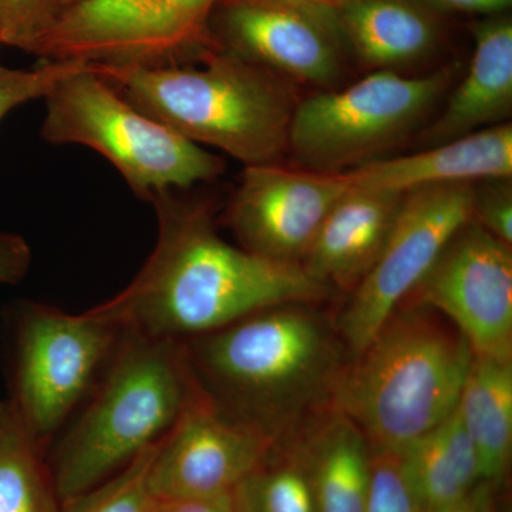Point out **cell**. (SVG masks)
Wrapping results in <instances>:
<instances>
[{
    "mask_svg": "<svg viewBox=\"0 0 512 512\" xmlns=\"http://www.w3.org/2000/svg\"><path fill=\"white\" fill-rule=\"evenodd\" d=\"M188 190L150 198L158 221L156 248L133 282L92 308L94 313L123 330L181 342L264 309L322 303L332 295L301 264L224 241L211 202Z\"/></svg>",
    "mask_w": 512,
    "mask_h": 512,
    "instance_id": "obj_1",
    "label": "cell"
},
{
    "mask_svg": "<svg viewBox=\"0 0 512 512\" xmlns=\"http://www.w3.org/2000/svg\"><path fill=\"white\" fill-rule=\"evenodd\" d=\"M320 303H288L181 340L192 379L229 419L274 444L332 406L350 356Z\"/></svg>",
    "mask_w": 512,
    "mask_h": 512,
    "instance_id": "obj_2",
    "label": "cell"
},
{
    "mask_svg": "<svg viewBox=\"0 0 512 512\" xmlns=\"http://www.w3.org/2000/svg\"><path fill=\"white\" fill-rule=\"evenodd\" d=\"M473 350L436 309L403 302L349 360L333 404L372 450L400 456L456 410Z\"/></svg>",
    "mask_w": 512,
    "mask_h": 512,
    "instance_id": "obj_3",
    "label": "cell"
},
{
    "mask_svg": "<svg viewBox=\"0 0 512 512\" xmlns=\"http://www.w3.org/2000/svg\"><path fill=\"white\" fill-rule=\"evenodd\" d=\"M202 67H96L131 106L198 146L249 165L288 154L295 100L291 82L214 47Z\"/></svg>",
    "mask_w": 512,
    "mask_h": 512,
    "instance_id": "obj_4",
    "label": "cell"
},
{
    "mask_svg": "<svg viewBox=\"0 0 512 512\" xmlns=\"http://www.w3.org/2000/svg\"><path fill=\"white\" fill-rule=\"evenodd\" d=\"M192 392L180 340L124 330L109 366L47 464L60 503L116 476L160 443Z\"/></svg>",
    "mask_w": 512,
    "mask_h": 512,
    "instance_id": "obj_5",
    "label": "cell"
},
{
    "mask_svg": "<svg viewBox=\"0 0 512 512\" xmlns=\"http://www.w3.org/2000/svg\"><path fill=\"white\" fill-rule=\"evenodd\" d=\"M43 99V140L97 151L138 198L150 201L157 192L187 190L224 174L221 157L131 106L93 64L67 74Z\"/></svg>",
    "mask_w": 512,
    "mask_h": 512,
    "instance_id": "obj_6",
    "label": "cell"
},
{
    "mask_svg": "<svg viewBox=\"0 0 512 512\" xmlns=\"http://www.w3.org/2000/svg\"><path fill=\"white\" fill-rule=\"evenodd\" d=\"M123 333L92 309L70 315L35 301H16L5 309L8 400L45 456L93 392Z\"/></svg>",
    "mask_w": 512,
    "mask_h": 512,
    "instance_id": "obj_7",
    "label": "cell"
},
{
    "mask_svg": "<svg viewBox=\"0 0 512 512\" xmlns=\"http://www.w3.org/2000/svg\"><path fill=\"white\" fill-rule=\"evenodd\" d=\"M457 70L451 64L413 77L372 70L345 89L323 90L298 101L288 153L301 168L323 173H345L375 161L427 119Z\"/></svg>",
    "mask_w": 512,
    "mask_h": 512,
    "instance_id": "obj_8",
    "label": "cell"
},
{
    "mask_svg": "<svg viewBox=\"0 0 512 512\" xmlns=\"http://www.w3.org/2000/svg\"><path fill=\"white\" fill-rule=\"evenodd\" d=\"M220 0H86L33 50L42 60L100 66H190L214 49Z\"/></svg>",
    "mask_w": 512,
    "mask_h": 512,
    "instance_id": "obj_9",
    "label": "cell"
},
{
    "mask_svg": "<svg viewBox=\"0 0 512 512\" xmlns=\"http://www.w3.org/2000/svg\"><path fill=\"white\" fill-rule=\"evenodd\" d=\"M473 183L431 185L406 192L389 238L336 325L350 359L416 288L451 237L473 218Z\"/></svg>",
    "mask_w": 512,
    "mask_h": 512,
    "instance_id": "obj_10",
    "label": "cell"
},
{
    "mask_svg": "<svg viewBox=\"0 0 512 512\" xmlns=\"http://www.w3.org/2000/svg\"><path fill=\"white\" fill-rule=\"evenodd\" d=\"M218 49L288 80L329 90L345 72L348 46L332 8L222 0L210 22Z\"/></svg>",
    "mask_w": 512,
    "mask_h": 512,
    "instance_id": "obj_11",
    "label": "cell"
},
{
    "mask_svg": "<svg viewBox=\"0 0 512 512\" xmlns=\"http://www.w3.org/2000/svg\"><path fill=\"white\" fill-rule=\"evenodd\" d=\"M403 302L446 316L474 355L512 357V247L473 218L451 237Z\"/></svg>",
    "mask_w": 512,
    "mask_h": 512,
    "instance_id": "obj_12",
    "label": "cell"
},
{
    "mask_svg": "<svg viewBox=\"0 0 512 512\" xmlns=\"http://www.w3.org/2000/svg\"><path fill=\"white\" fill-rule=\"evenodd\" d=\"M350 188L345 173L249 165L228 202L225 221L239 247L301 264L326 215Z\"/></svg>",
    "mask_w": 512,
    "mask_h": 512,
    "instance_id": "obj_13",
    "label": "cell"
},
{
    "mask_svg": "<svg viewBox=\"0 0 512 512\" xmlns=\"http://www.w3.org/2000/svg\"><path fill=\"white\" fill-rule=\"evenodd\" d=\"M274 446L264 434L221 413L194 383L183 413L154 451L151 493L157 500L231 494Z\"/></svg>",
    "mask_w": 512,
    "mask_h": 512,
    "instance_id": "obj_14",
    "label": "cell"
},
{
    "mask_svg": "<svg viewBox=\"0 0 512 512\" xmlns=\"http://www.w3.org/2000/svg\"><path fill=\"white\" fill-rule=\"evenodd\" d=\"M403 197V192L350 188L320 225L303 269L330 291L350 295L376 264Z\"/></svg>",
    "mask_w": 512,
    "mask_h": 512,
    "instance_id": "obj_15",
    "label": "cell"
},
{
    "mask_svg": "<svg viewBox=\"0 0 512 512\" xmlns=\"http://www.w3.org/2000/svg\"><path fill=\"white\" fill-rule=\"evenodd\" d=\"M350 185L406 192L431 185L512 177V126L501 123L396 158H377L345 171Z\"/></svg>",
    "mask_w": 512,
    "mask_h": 512,
    "instance_id": "obj_16",
    "label": "cell"
},
{
    "mask_svg": "<svg viewBox=\"0 0 512 512\" xmlns=\"http://www.w3.org/2000/svg\"><path fill=\"white\" fill-rule=\"evenodd\" d=\"M288 440L308 474L315 512H366L372 447L355 421L332 404Z\"/></svg>",
    "mask_w": 512,
    "mask_h": 512,
    "instance_id": "obj_17",
    "label": "cell"
},
{
    "mask_svg": "<svg viewBox=\"0 0 512 512\" xmlns=\"http://www.w3.org/2000/svg\"><path fill=\"white\" fill-rule=\"evenodd\" d=\"M474 53L463 80L451 93L421 141L431 147L504 123L512 109V22L490 16L473 29Z\"/></svg>",
    "mask_w": 512,
    "mask_h": 512,
    "instance_id": "obj_18",
    "label": "cell"
},
{
    "mask_svg": "<svg viewBox=\"0 0 512 512\" xmlns=\"http://www.w3.org/2000/svg\"><path fill=\"white\" fill-rule=\"evenodd\" d=\"M332 9L349 52L372 70L399 72L439 46L436 12L421 0H340Z\"/></svg>",
    "mask_w": 512,
    "mask_h": 512,
    "instance_id": "obj_19",
    "label": "cell"
},
{
    "mask_svg": "<svg viewBox=\"0 0 512 512\" xmlns=\"http://www.w3.org/2000/svg\"><path fill=\"white\" fill-rule=\"evenodd\" d=\"M419 512L439 510L467 497L481 481L473 440L456 410L399 456Z\"/></svg>",
    "mask_w": 512,
    "mask_h": 512,
    "instance_id": "obj_20",
    "label": "cell"
},
{
    "mask_svg": "<svg viewBox=\"0 0 512 512\" xmlns=\"http://www.w3.org/2000/svg\"><path fill=\"white\" fill-rule=\"evenodd\" d=\"M457 412L476 447L481 481L495 487L511 460L512 357L473 353Z\"/></svg>",
    "mask_w": 512,
    "mask_h": 512,
    "instance_id": "obj_21",
    "label": "cell"
},
{
    "mask_svg": "<svg viewBox=\"0 0 512 512\" xmlns=\"http://www.w3.org/2000/svg\"><path fill=\"white\" fill-rule=\"evenodd\" d=\"M52 474L9 400L0 402V512H60Z\"/></svg>",
    "mask_w": 512,
    "mask_h": 512,
    "instance_id": "obj_22",
    "label": "cell"
},
{
    "mask_svg": "<svg viewBox=\"0 0 512 512\" xmlns=\"http://www.w3.org/2000/svg\"><path fill=\"white\" fill-rule=\"evenodd\" d=\"M232 504L234 512H315L308 474L291 440L272 447L232 491Z\"/></svg>",
    "mask_w": 512,
    "mask_h": 512,
    "instance_id": "obj_23",
    "label": "cell"
},
{
    "mask_svg": "<svg viewBox=\"0 0 512 512\" xmlns=\"http://www.w3.org/2000/svg\"><path fill=\"white\" fill-rule=\"evenodd\" d=\"M156 447L148 448L116 476L64 501L60 512H154L157 498L148 484V470Z\"/></svg>",
    "mask_w": 512,
    "mask_h": 512,
    "instance_id": "obj_24",
    "label": "cell"
},
{
    "mask_svg": "<svg viewBox=\"0 0 512 512\" xmlns=\"http://www.w3.org/2000/svg\"><path fill=\"white\" fill-rule=\"evenodd\" d=\"M86 0H0V43L32 53L73 9Z\"/></svg>",
    "mask_w": 512,
    "mask_h": 512,
    "instance_id": "obj_25",
    "label": "cell"
},
{
    "mask_svg": "<svg viewBox=\"0 0 512 512\" xmlns=\"http://www.w3.org/2000/svg\"><path fill=\"white\" fill-rule=\"evenodd\" d=\"M83 64L76 60H42L29 70L0 66V121L16 107L43 99L59 80Z\"/></svg>",
    "mask_w": 512,
    "mask_h": 512,
    "instance_id": "obj_26",
    "label": "cell"
},
{
    "mask_svg": "<svg viewBox=\"0 0 512 512\" xmlns=\"http://www.w3.org/2000/svg\"><path fill=\"white\" fill-rule=\"evenodd\" d=\"M366 512H419L397 454L372 450V480Z\"/></svg>",
    "mask_w": 512,
    "mask_h": 512,
    "instance_id": "obj_27",
    "label": "cell"
},
{
    "mask_svg": "<svg viewBox=\"0 0 512 512\" xmlns=\"http://www.w3.org/2000/svg\"><path fill=\"white\" fill-rule=\"evenodd\" d=\"M473 220L512 247L511 178H488L474 183Z\"/></svg>",
    "mask_w": 512,
    "mask_h": 512,
    "instance_id": "obj_28",
    "label": "cell"
},
{
    "mask_svg": "<svg viewBox=\"0 0 512 512\" xmlns=\"http://www.w3.org/2000/svg\"><path fill=\"white\" fill-rule=\"evenodd\" d=\"M32 251L20 235L0 232V285H16L28 274Z\"/></svg>",
    "mask_w": 512,
    "mask_h": 512,
    "instance_id": "obj_29",
    "label": "cell"
},
{
    "mask_svg": "<svg viewBox=\"0 0 512 512\" xmlns=\"http://www.w3.org/2000/svg\"><path fill=\"white\" fill-rule=\"evenodd\" d=\"M154 512H234L232 493L208 498L157 500Z\"/></svg>",
    "mask_w": 512,
    "mask_h": 512,
    "instance_id": "obj_30",
    "label": "cell"
},
{
    "mask_svg": "<svg viewBox=\"0 0 512 512\" xmlns=\"http://www.w3.org/2000/svg\"><path fill=\"white\" fill-rule=\"evenodd\" d=\"M434 12L476 13V15L497 16L510 9L512 0H421Z\"/></svg>",
    "mask_w": 512,
    "mask_h": 512,
    "instance_id": "obj_31",
    "label": "cell"
},
{
    "mask_svg": "<svg viewBox=\"0 0 512 512\" xmlns=\"http://www.w3.org/2000/svg\"><path fill=\"white\" fill-rule=\"evenodd\" d=\"M494 485L480 481L467 497L448 507L427 512H493Z\"/></svg>",
    "mask_w": 512,
    "mask_h": 512,
    "instance_id": "obj_32",
    "label": "cell"
},
{
    "mask_svg": "<svg viewBox=\"0 0 512 512\" xmlns=\"http://www.w3.org/2000/svg\"><path fill=\"white\" fill-rule=\"evenodd\" d=\"M222 2V0H220ZM218 2V3H220ZM252 2H293V3H308V5L326 6V8H333L338 5L340 0H252Z\"/></svg>",
    "mask_w": 512,
    "mask_h": 512,
    "instance_id": "obj_33",
    "label": "cell"
},
{
    "mask_svg": "<svg viewBox=\"0 0 512 512\" xmlns=\"http://www.w3.org/2000/svg\"><path fill=\"white\" fill-rule=\"evenodd\" d=\"M0 45H2V43H0Z\"/></svg>",
    "mask_w": 512,
    "mask_h": 512,
    "instance_id": "obj_34",
    "label": "cell"
}]
</instances>
